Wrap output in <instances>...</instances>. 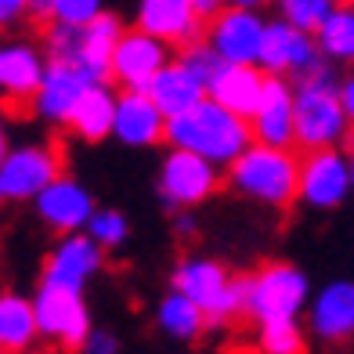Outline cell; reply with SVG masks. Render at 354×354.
I'll return each instance as SVG.
<instances>
[{"label":"cell","mask_w":354,"mask_h":354,"mask_svg":"<svg viewBox=\"0 0 354 354\" xmlns=\"http://www.w3.org/2000/svg\"><path fill=\"white\" fill-rule=\"evenodd\" d=\"M167 145L170 149H188L206 159H214L217 167H232L253 145V127L246 116L224 109L210 94L196 105L181 112V116L167 120Z\"/></svg>","instance_id":"1"},{"label":"cell","mask_w":354,"mask_h":354,"mask_svg":"<svg viewBox=\"0 0 354 354\" xmlns=\"http://www.w3.org/2000/svg\"><path fill=\"white\" fill-rule=\"evenodd\" d=\"M228 185L261 206L286 210L293 199H300V159L289 149L253 141L228 167Z\"/></svg>","instance_id":"2"},{"label":"cell","mask_w":354,"mask_h":354,"mask_svg":"<svg viewBox=\"0 0 354 354\" xmlns=\"http://www.w3.org/2000/svg\"><path fill=\"white\" fill-rule=\"evenodd\" d=\"M170 286L188 293L196 304H203V311L210 315V326H224L228 318L246 311L250 279H232L210 257H188V261H181Z\"/></svg>","instance_id":"3"},{"label":"cell","mask_w":354,"mask_h":354,"mask_svg":"<svg viewBox=\"0 0 354 354\" xmlns=\"http://www.w3.org/2000/svg\"><path fill=\"white\" fill-rule=\"evenodd\" d=\"M311 304V282L297 264H264L257 275H250L246 289V315L257 322L297 318Z\"/></svg>","instance_id":"4"},{"label":"cell","mask_w":354,"mask_h":354,"mask_svg":"<svg viewBox=\"0 0 354 354\" xmlns=\"http://www.w3.org/2000/svg\"><path fill=\"white\" fill-rule=\"evenodd\" d=\"M351 134V120L340 102V87L297 84V149H336Z\"/></svg>","instance_id":"5"},{"label":"cell","mask_w":354,"mask_h":354,"mask_svg":"<svg viewBox=\"0 0 354 354\" xmlns=\"http://www.w3.org/2000/svg\"><path fill=\"white\" fill-rule=\"evenodd\" d=\"M221 188L217 163L199 152L174 149L163 167H159V199L167 203V210H188L199 206Z\"/></svg>","instance_id":"6"},{"label":"cell","mask_w":354,"mask_h":354,"mask_svg":"<svg viewBox=\"0 0 354 354\" xmlns=\"http://www.w3.org/2000/svg\"><path fill=\"white\" fill-rule=\"evenodd\" d=\"M33 308H37V326H40L44 340H51L66 351H84V340L91 336L94 326H91V311L84 308L80 293L40 282Z\"/></svg>","instance_id":"7"},{"label":"cell","mask_w":354,"mask_h":354,"mask_svg":"<svg viewBox=\"0 0 354 354\" xmlns=\"http://www.w3.org/2000/svg\"><path fill=\"white\" fill-rule=\"evenodd\" d=\"M354 192L351 185V156L340 149H315L300 159V203L311 210H336Z\"/></svg>","instance_id":"8"},{"label":"cell","mask_w":354,"mask_h":354,"mask_svg":"<svg viewBox=\"0 0 354 354\" xmlns=\"http://www.w3.org/2000/svg\"><path fill=\"white\" fill-rule=\"evenodd\" d=\"M62 174V152L55 145H22L0 163V188L8 203H29Z\"/></svg>","instance_id":"9"},{"label":"cell","mask_w":354,"mask_h":354,"mask_svg":"<svg viewBox=\"0 0 354 354\" xmlns=\"http://www.w3.org/2000/svg\"><path fill=\"white\" fill-rule=\"evenodd\" d=\"M264 29L268 22L257 15V8H221L210 26H206V44L224 58V62H246L257 66L261 62V47H264Z\"/></svg>","instance_id":"10"},{"label":"cell","mask_w":354,"mask_h":354,"mask_svg":"<svg viewBox=\"0 0 354 354\" xmlns=\"http://www.w3.org/2000/svg\"><path fill=\"white\" fill-rule=\"evenodd\" d=\"M167 40H159L145 29H123V37L112 51V80L123 91H149L152 80L170 66V51Z\"/></svg>","instance_id":"11"},{"label":"cell","mask_w":354,"mask_h":354,"mask_svg":"<svg viewBox=\"0 0 354 354\" xmlns=\"http://www.w3.org/2000/svg\"><path fill=\"white\" fill-rule=\"evenodd\" d=\"M102 250L105 246L87 228H84V235L80 232L62 235L44 261V282L58 286V289H73V293H84V286L102 268Z\"/></svg>","instance_id":"12"},{"label":"cell","mask_w":354,"mask_h":354,"mask_svg":"<svg viewBox=\"0 0 354 354\" xmlns=\"http://www.w3.org/2000/svg\"><path fill=\"white\" fill-rule=\"evenodd\" d=\"M250 127L253 141L261 145H275V149H293L297 145V87L286 76L268 73V84L250 116Z\"/></svg>","instance_id":"13"},{"label":"cell","mask_w":354,"mask_h":354,"mask_svg":"<svg viewBox=\"0 0 354 354\" xmlns=\"http://www.w3.org/2000/svg\"><path fill=\"white\" fill-rule=\"evenodd\" d=\"M318 58H322V47H318L315 33L297 29L289 19H275L264 29V47H261V62L257 66L275 76H300Z\"/></svg>","instance_id":"14"},{"label":"cell","mask_w":354,"mask_h":354,"mask_svg":"<svg viewBox=\"0 0 354 354\" xmlns=\"http://www.w3.org/2000/svg\"><path fill=\"white\" fill-rule=\"evenodd\" d=\"M47 62L29 44H4L0 47V102L11 112L33 109V98L44 84Z\"/></svg>","instance_id":"15"},{"label":"cell","mask_w":354,"mask_h":354,"mask_svg":"<svg viewBox=\"0 0 354 354\" xmlns=\"http://www.w3.org/2000/svg\"><path fill=\"white\" fill-rule=\"evenodd\" d=\"M33 206H37L40 221L51 232H58V235H69V232L87 228V221L94 214L91 192L80 185L76 177H66V174H58L55 181L33 199Z\"/></svg>","instance_id":"16"},{"label":"cell","mask_w":354,"mask_h":354,"mask_svg":"<svg viewBox=\"0 0 354 354\" xmlns=\"http://www.w3.org/2000/svg\"><path fill=\"white\" fill-rule=\"evenodd\" d=\"M308 326L322 344L340 347L354 340V279H336L322 286L308 304Z\"/></svg>","instance_id":"17"},{"label":"cell","mask_w":354,"mask_h":354,"mask_svg":"<svg viewBox=\"0 0 354 354\" xmlns=\"http://www.w3.org/2000/svg\"><path fill=\"white\" fill-rule=\"evenodd\" d=\"M203 15L196 0H141L138 4V26L145 33L167 40L170 47H188L203 33Z\"/></svg>","instance_id":"18"},{"label":"cell","mask_w":354,"mask_h":354,"mask_svg":"<svg viewBox=\"0 0 354 354\" xmlns=\"http://www.w3.org/2000/svg\"><path fill=\"white\" fill-rule=\"evenodd\" d=\"M112 138H120L131 149H152V145L167 141V116L159 112L149 91H123L116 98Z\"/></svg>","instance_id":"19"},{"label":"cell","mask_w":354,"mask_h":354,"mask_svg":"<svg viewBox=\"0 0 354 354\" xmlns=\"http://www.w3.org/2000/svg\"><path fill=\"white\" fill-rule=\"evenodd\" d=\"M91 84V76L73 66V62H47V73H44V84L33 98V112L44 123H69V112L80 102L84 87Z\"/></svg>","instance_id":"20"},{"label":"cell","mask_w":354,"mask_h":354,"mask_svg":"<svg viewBox=\"0 0 354 354\" xmlns=\"http://www.w3.org/2000/svg\"><path fill=\"white\" fill-rule=\"evenodd\" d=\"M264 84H268V73L261 66H246V62H224V69L210 80V94L214 102H221L224 109L239 112V116H253L257 102L264 94Z\"/></svg>","instance_id":"21"},{"label":"cell","mask_w":354,"mask_h":354,"mask_svg":"<svg viewBox=\"0 0 354 354\" xmlns=\"http://www.w3.org/2000/svg\"><path fill=\"white\" fill-rule=\"evenodd\" d=\"M123 37V22L120 15L112 11H102L98 19H91L87 26H80V51H76V62L91 80H105L112 76V51Z\"/></svg>","instance_id":"22"},{"label":"cell","mask_w":354,"mask_h":354,"mask_svg":"<svg viewBox=\"0 0 354 354\" xmlns=\"http://www.w3.org/2000/svg\"><path fill=\"white\" fill-rule=\"evenodd\" d=\"M112 123H116V94L105 87V80H91L80 94V102L69 112V131L87 141V145H98L105 138H112Z\"/></svg>","instance_id":"23"},{"label":"cell","mask_w":354,"mask_h":354,"mask_svg":"<svg viewBox=\"0 0 354 354\" xmlns=\"http://www.w3.org/2000/svg\"><path fill=\"white\" fill-rule=\"evenodd\" d=\"M149 94L159 105V112H163L167 120H174V116H181V112L196 109L206 98V84L192 69H185L181 62H170V66H163V73L152 80Z\"/></svg>","instance_id":"24"},{"label":"cell","mask_w":354,"mask_h":354,"mask_svg":"<svg viewBox=\"0 0 354 354\" xmlns=\"http://www.w3.org/2000/svg\"><path fill=\"white\" fill-rule=\"evenodd\" d=\"M40 326H37V308L33 300L19 293H0V347L8 354H26L37 344Z\"/></svg>","instance_id":"25"},{"label":"cell","mask_w":354,"mask_h":354,"mask_svg":"<svg viewBox=\"0 0 354 354\" xmlns=\"http://www.w3.org/2000/svg\"><path fill=\"white\" fill-rule=\"evenodd\" d=\"M156 322H159V329H163L170 340H185L188 344V340H199V336L206 333L210 315H206L203 304H196L188 293L174 289V293H167L163 300H159Z\"/></svg>","instance_id":"26"},{"label":"cell","mask_w":354,"mask_h":354,"mask_svg":"<svg viewBox=\"0 0 354 354\" xmlns=\"http://www.w3.org/2000/svg\"><path fill=\"white\" fill-rule=\"evenodd\" d=\"M315 40L322 47V55L336 62V66L340 62H354V0H340L329 11V19L318 26Z\"/></svg>","instance_id":"27"},{"label":"cell","mask_w":354,"mask_h":354,"mask_svg":"<svg viewBox=\"0 0 354 354\" xmlns=\"http://www.w3.org/2000/svg\"><path fill=\"white\" fill-rule=\"evenodd\" d=\"M261 354H304V333L297 326V318H275L261 322Z\"/></svg>","instance_id":"28"},{"label":"cell","mask_w":354,"mask_h":354,"mask_svg":"<svg viewBox=\"0 0 354 354\" xmlns=\"http://www.w3.org/2000/svg\"><path fill=\"white\" fill-rule=\"evenodd\" d=\"M340 4V0H279L282 19H289L297 29H308V33H318V26L329 19V11Z\"/></svg>","instance_id":"29"},{"label":"cell","mask_w":354,"mask_h":354,"mask_svg":"<svg viewBox=\"0 0 354 354\" xmlns=\"http://www.w3.org/2000/svg\"><path fill=\"white\" fill-rule=\"evenodd\" d=\"M177 62H181L185 69H192L206 87H210V80L224 69V58L214 51L210 44H203V40H196V44H188V47H181V55H177Z\"/></svg>","instance_id":"30"},{"label":"cell","mask_w":354,"mask_h":354,"mask_svg":"<svg viewBox=\"0 0 354 354\" xmlns=\"http://www.w3.org/2000/svg\"><path fill=\"white\" fill-rule=\"evenodd\" d=\"M87 232L98 239L102 246H123L127 235H131V224L120 210H94L87 221Z\"/></svg>","instance_id":"31"},{"label":"cell","mask_w":354,"mask_h":354,"mask_svg":"<svg viewBox=\"0 0 354 354\" xmlns=\"http://www.w3.org/2000/svg\"><path fill=\"white\" fill-rule=\"evenodd\" d=\"M44 47H47V58L51 62H76L80 51V26L69 22H51L44 33Z\"/></svg>","instance_id":"32"},{"label":"cell","mask_w":354,"mask_h":354,"mask_svg":"<svg viewBox=\"0 0 354 354\" xmlns=\"http://www.w3.org/2000/svg\"><path fill=\"white\" fill-rule=\"evenodd\" d=\"M105 0H51V22H69V26H87L105 11Z\"/></svg>","instance_id":"33"},{"label":"cell","mask_w":354,"mask_h":354,"mask_svg":"<svg viewBox=\"0 0 354 354\" xmlns=\"http://www.w3.org/2000/svg\"><path fill=\"white\" fill-rule=\"evenodd\" d=\"M80 354H120V340L109 329H91V336L84 340Z\"/></svg>","instance_id":"34"},{"label":"cell","mask_w":354,"mask_h":354,"mask_svg":"<svg viewBox=\"0 0 354 354\" xmlns=\"http://www.w3.org/2000/svg\"><path fill=\"white\" fill-rule=\"evenodd\" d=\"M33 0H0V29H15L26 15Z\"/></svg>","instance_id":"35"},{"label":"cell","mask_w":354,"mask_h":354,"mask_svg":"<svg viewBox=\"0 0 354 354\" xmlns=\"http://www.w3.org/2000/svg\"><path fill=\"white\" fill-rule=\"evenodd\" d=\"M340 102H344V112H347V120L354 127V76L340 80Z\"/></svg>","instance_id":"36"},{"label":"cell","mask_w":354,"mask_h":354,"mask_svg":"<svg viewBox=\"0 0 354 354\" xmlns=\"http://www.w3.org/2000/svg\"><path fill=\"white\" fill-rule=\"evenodd\" d=\"M174 232L181 235V239H192V235H196V217H188L185 210H177V217H174Z\"/></svg>","instance_id":"37"},{"label":"cell","mask_w":354,"mask_h":354,"mask_svg":"<svg viewBox=\"0 0 354 354\" xmlns=\"http://www.w3.org/2000/svg\"><path fill=\"white\" fill-rule=\"evenodd\" d=\"M221 4H228V0H196V8L203 19H214V15L221 11Z\"/></svg>","instance_id":"38"},{"label":"cell","mask_w":354,"mask_h":354,"mask_svg":"<svg viewBox=\"0 0 354 354\" xmlns=\"http://www.w3.org/2000/svg\"><path fill=\"white\" fill-rule=\"evenodd\" d=\"M8 152H11V145H8V131H4V120H0V163L8 159Z\"/></svg>","instance_id":"39"},{"label":"cell","mask_w":354,"mask_h":354,"mask_svg":"<svg viewBox=\"0 0 354 354\" xmlns=\"http://www.w3.org/2000/svg\"><path fill=\"white\" fill-rule=\"evenodd\" d=\"M228 4H235V8H261L264 0H228Z\"/></svg>","instance_id":"40"},{"label":"cell","mask_w":354,"mask_h":354,"mask_svg":"<svg viewBox=\"0 0 354 354\" xmlns=\"http://www.w3.org/2000/svg\"><path fill=\"white\" fill-rule=\"evenodd\" d=\"M351 185H354V149H351Z\"/></svg>","instance_id":"41"},{"label":"cell","mask_w":354,"mask_h":354,"mask_svg":"<svg viewBox=\"0 0 354 354\" xmlns=\"http://www.w3.org/2000/svg\"><path fill=\"white\" fill-rule=\"evenodd\" d=\"M232 354H257V351H243V347H235Z\"/></svg>","instance_id":"42"},{"label":"cell","mask_w":354,"mask_h":354,"mask_svg":"<svg viewBox=\"0 0 354 354\" xmlns=\"http://www.w3.org/2000/svg\"><path fill=\"white\" fill-rule=\"evenodd\" d=\"M347 141H351V149H354V127H351V134H347Z\"/></svg>","instance_id":"43"},{"label":"cell","mask_w":354,"mask_h":354,"mask_svg":"<svg viewBox=\"0 0 354 354\" xmlns=\"http://www.w3.org/2000/svg\"><path fill=\"white\" fill-rule=\"evenodd\" d=\"M4 203H8V199H4V188H0V206H4Z\"/></svg>","instance_id":"44"},{"label":"cell","mask_w":354,"mask_h":354,"mask_svg":"<svg viewBox=\"0 0 354 354\" xmlns=\"http://www.w3.org/2000/svg\"><path fill=\"white\" fill-rule=\"evenodd\" d=\"M0 354H8V351H4V347H0Z\"/></svg>","instance_id":"45"}]
</instances>
